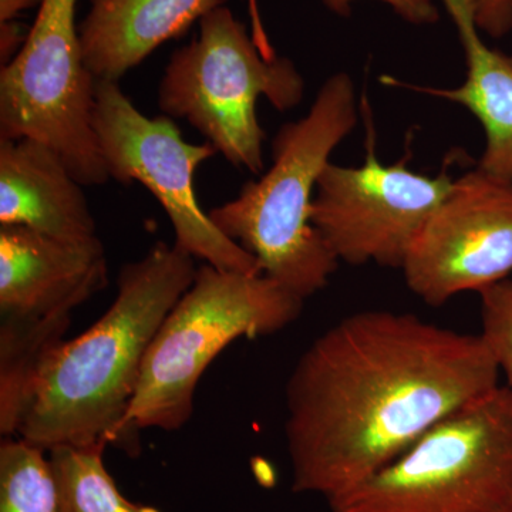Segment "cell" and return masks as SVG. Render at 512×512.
<instances>
[{"label":"cell","instance_id":"obj_5","mask_svg":"<svg viewBox=\"0 0 512 512\" xmlns=\"http://www.w3.org/2000/svg\"><path fill=\"white\" fill-rule=\"evenodd\" d=\"M305 80L286 57L266 59L241 20L218 6L200 20V33L171 56L158 87V106L187 120L235 167L264 170L266 134L259 97L276 110L301 103Z\"/></svg>","mask_w":512,"mask_h":512},{"label":"cell","instance_id":"obj_20","mask_svg":"<svg viewBox=\"0 0 512 512\" xmlns=\"http://www.w3.org/2000/svg\"><path fill=\"white\" fill-rule=\"evenodd\" d=\"M478 30L503 37L512 30V0H470Z\"/></svg>","mask_w":512,"mask_h":512},{"label":"cell","instance_id":"obj_3","mask_svg":"<svg viewBox=\"0 0 512 512\" xmlns=\"http://www.w3.org/2000/svg\"><path fill=\"white\" fill-rule=\"evenodd\" d=\"M356 123L352 79L329 77L308 114L279 128L272 167L208 214L225 237L254 256L262 275L302 301L322 291L339 266L313 227L312 204L330 154Z\"/></svg>","mask_w":512,"mask_h":512},{"label":"cell","instance_id":"obj_16","mask_svg":"<svg viewBox=\"0 0 512 512\" xmlns=\"http://www.w3.org/2000/svg\"><path fill=\"white\" fill-rule=\"evenodd\" d=\"M106 444L49 451L59 484L62 512H160L131 503L104 467Z\"/></svg>","mask_w":512,"mask_h":512},{"label":"cell","instance_id":"obj_11","mask_svg":"<svg viewBox=\"0 0 512 512\" xmlns=\"http://www.w3.org/2000/svg\"><path fill=\"white\" fill-rule=\"evenodd\" d=\"M99 237L69 241L0 225V318L72 315L107 285Z\"/></svg>","mask_w":512,"mask_h":512},{"label":"cell","instance_id":"obj_10","mask_svg":"<svg viewBox=\"0 0 512 512\" xmlns=\"http://www.w3.org/2000/svg\"><path fill=\"white\" fill-rule=\"evenodd\" d=\"M410 291L439 308L512 272V183L480 167L454 180L402 265Z\"/></svg>","mask_w":512,"mask_h":512},{"label":"cell","instance_id":"obj_1","mask_svg":"<svg viewBox=\"0 0 512 512\" xmlns=\"http://www.w3.org/2000/svg\"><path fill=\"white\" fill-rule=\"evenodd\" d=\"M500 375L480 333L412 313L340 319L302 353L286 383L292 490L326 501L348 493L448 414L500 386Z\"/></svg>","mask_w":512,"mask_h":512},{"label":"cell","instance_id":"obj_18","mask_svg":"<svg viewBox=\"0 0 512 512\" xmlns=\"http://www.w3.org/2000/svg\"><path fill=\"white\" fill-rule=\"evenodd\" d=\"M481 332L485 345L512 390V281L504 279L480 292Z\"/></svg>","mask_w":512,"mask_h":512},{"label":"cell","instance_id":"obj_19","mask_svg":"<svg viewBox=\"0 0 512 512\" xmlns=\"http://www.w3.org/2000/svg\"><path fill=\"white\" fill-rule=\"evenodd\" d=\"M356 0H323L332 12L338 15L349 16L350 6ZM413 25H431L439 20V10L433 0H380ZM249 20H251V33L254 42L266 59L276 56L275 49L269 42L264 23H262L261 12H259L258 0H247Z\"/></svg>","mask_w":512,"mask_h":512},{"label":"cell","instance_id":"obj_21","mask_svg":"<svg viewBox=\"0 0 512 512\" xmlns=\"http://www.w3.org/2000/svg\"><path fill=\"white\" fill-rule=\"evenodd\" d=\"M40 0H0V30L20 28L19 16Z\"/></svg>","mask_w":512,"mask_h":512},{"label":"cell","instance_id":"obj_9","mask_svg":"<svg viewBox=\"0 0 512 512\" xmlns=\"http://www.w3.org/2000/svg\"><path fill=\"white\" fill-rule=\"evenodd\" d=\"M407 161L380 164L369 123L362 167L323 168L311 220L339 262L402 268L414 239L454 185L448 168L429 177Z\"/></svg>","mask_w":512,"mask_h":512},{"label":"cell","instance_id":"obj_2","mask_svg":"<svg viewBox=\"0 0 512 512\" xmlns=\"http://www.w3.org/2000/svg\"><path fill=\"white\" fill-rule=\"evenodd\" d=\"M197 271L195 258L163 241L123 265L107 312L50 355L18 436L47 453L106 444L138 456L140 440L127 414L144 356Z\"/></svg>","mask_w":512,"mask_h":512},{"label":"cell","instance_id":"obj_15","mask_svg":"<svg viewBox=\"0 0 512 512\" xmlns=\"http://www.w3.org/2000/svg\"><path fill=\"white\" fill-rule=\"evenodd\" d=\"M72 315L0 318V434L18 436L50 355Z\"/></svg>","mask_w":512,"mask_h":512},{"label":"cell","instance_id":"obj_17","mask_svg":"<svg viewBox=\"0 0 512 512\" xmlns=\"http://www.w3.org/2000/svg\"><path fill=\"white\" fill-rule=\"evenodd\" d=\"M46 450L19 436L0 444V512H62Z\"/></svg>","mask_w":512,"mask_h":512},{"label":"cell","instance_id":"obj_14","mask_svg":"<svg viewBox=\"0 0 512 512\" xmlns=\"http://www.w3.org/2000/svg\"><path fill=\"white\" fill-rule=\"evenodd\" d=\"M443 3L456 23L466 55V82L456 89L417 87L397 80L392 84L453 101L470 110L485 131V148L478 167L512 183V55L485 45L470 0Z\"/></svg>","mask_w":512,"mask_h":512},{"label":"cell","instance_id":"obj_13","mask_svg":"<svg viewBox=\"0 0 512 512\" xmlns=\"http://www.w3.org/2000/svg\"><path fill=\"white\" fill-rule=\"evenodd\" d=\"M224 0H90L80 23L84 64L96 82L121 77L154 50L183 36Z\"/></svg>","mask_w":512,"mask_h":512},{"label":"cell","instance_id":"obj_12","mask_svg":"<svg viewBox=\"0 0 512 512\" xmlns=\"http://www.w3.org/2000/svg\"><path fill=\"white\" fill-rule=\"evenodd\" d=\"M62 157L35 138H0V225L60 239L97 237L89 201Z\"/></svg>","mask_w":512,"mask_h":512},{"label":"cell","instance_id":"obj_6","mask_svg":"<svg viewBox=\"0 0 512 512\" xmlns=\"http://www.w3.org/2000/svg\"><path fill=\"white\" fill-rule=\"evenodd\" d=\"M332 512H512V390L464 404Z\"/></svg>","mask_w":512,"mask_h":512},{"label":"cell","instance_id":"obj_8","mask_svg":"<svg viewBox=\"0 0 512 512\" xmlns=\"http://www.w3.org/2000/svg\"><path fill=\"white\" fill-rule=\"evenodd\" d=\"M93 124L110 180L144 185L170 218L178 248L222 271L262 274L195 197V171L217 154L210 143H187L171 117L144 116L114 82L96 83Z\"/></svg>","mask_w":512,"mask_h":512},{"label":"cell","instance_id":"obj_4","mask_svg":"<svg viewBox=\"0 0 512 512\" xmlns=\"http://www.w3.org/2000/svg\"><path fill=\"white\" fill-rule=\"evenodd\" d=\"M303 302L268 276L202 264L148 346L128 427L137 434L180 430L191 419L198 382L215 357L239 338L288 328L301 316Z\"/></svg>","mask_w":512,"mask_h":512},{"label":"cell","instance_id":"obj_7","mask_svg":"<svg viewBox=\"0 0 512 512\" xmlns=\"http://www.w3.org/2000/svg\"><path fill=\"white\" fill-rule=\"evenodd\" d=\"M77 0H40L25 43L0 70V138L53 148L86 187L110 180L94 133L96 80L84 64Z\"/></svg>","mask_w":512,"mask_h":512}]
</instances>
